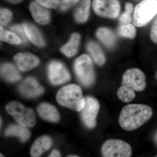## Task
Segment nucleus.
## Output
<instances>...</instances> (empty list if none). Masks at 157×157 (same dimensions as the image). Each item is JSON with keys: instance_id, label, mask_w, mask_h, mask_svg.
Returning <instances> with one entry per match:
<instances>
[{"instance_id": "obj_13", "label": "nucleus", "mask_w": 157, "mask_h": 157, "mask_svg": "<svg viewBox=\"0 0 157 157\" xmlns=\"http://www.w3.org/2000/svg\"><path fill=\"white\" fill-rule=\"evenodd\" d=\"M29 9L34 19L41 25L47 24L50 20L49 11L37 2H33L29 6Z\"/></svg>"}, {"instance_id": "obj_4", "label": "nucleus", "mask_w": 157, "mask_h": 157, "mask_svg": "<svg viewBox=\"0 0 157 157\" xmlns=\"http://www.w3.org/2000/svg\"><path fill=\"white\" fill-rule=\"evenodd\" d=\"M74 70L76 76L82 84L86 86L93 84L95 80V74L92 61L86 54L80 56L74 63Z\"/></svg>"}, {"instance_id": "obj_15", "label": "nucleus", "mask_w": 157, "mask_h": 157, "mask_svg": "<svg viewBox=\"0 0 157 157\" xmlns=\"http://www.w3.org/2000/svg\"><path fill=\"white\" fill-rule=\"evenodd\" d=\"M37 111L39 115L45 120L56 122L59 120V114L57 109L48 103L40 104L37 108Z\"/></svg>"}, {"instance_id": "obj_24", "label": "nucleus", "mask_w": 157, "mask_h": 157, "mask_svg": "<svg viewBox=\"0 0 157 157\" xmlns=\"http://www.w3.org/2000/svg\"><path fill=\"white\" fill-rule=\"evenodd\" d=\"M0 38L1 40L4 42L12 44L19 45L21 43V39L16 34L9 31H5L2 27H1Z\"/></svg>"}, {"instance_id": "obj_25", "label": "nucleus", "mask_w": 157, "mask_h": 157, "mask_svg": "<svg viewBox=\"0 0 157 157\" xmlns=\"http://www.w3.org/2000/svg\"><path fill=\"white\" fill-rule=\"evenodd\" d=\"M118 33L122 36L130 39H133L136 36V29L135 27L129 24L121 26L119 28Z\"/></svg>"}, {"instance_id": "obj_19", "label": "nucleus", "mask_w": 157, "mask_h": 157, "mask_svg": "<svg viewBox=\"0 0 157 157\" xmlns=\"http://www.w3.org/2000/svg\"><path fill=\"white\" fill-rule=\"evenodd\" d=\"M80 39V36L79 34H73L70 41L62 47L61 51L67 56L70 57L73 56L77 52Z\"/></svg>"}, {"instance_id": "obj_36", "label": "nucleus", "mask_w": 157, "mask_h": 157, "mask_svg": "<svg viewBox=\"0 0 157 157\" xmlns=\"http://www.w3.org/2000/svg\"><path fill=\"white\" fill-rule=\"evenodd\" d=\"M156 78H157V73H156Z\"/></svg>"}, {"instance_id": "obj_26", "label": "nucleus", "mask_w": 157, "mask_h": 157, "mask_svg": "<svg viewBox=\"0 0 157 157\" xmlns=\"http://www.w3.org/2000/svg\"><path fill=\"white\" fill-rule=\"evenodd\" d=\"M133 5L132 3H126L125 6V12L122 14L120 18V21L123 24H128L132 21L131 14L133 11Z\"/></svg>"}, {"instance_id": "obj_32", "label": "nucleus", "mask_w": 157, "mask_h": 157, "mask_svg": "<svg viewBox=\"0 0 157 157\" xmlns=\"http://www.w3.org/2000/svg\"><path fill=\"white\" fill-rule=\"evenodd\" d=\"M61 156V155L59 152L56 150L52 151L49 156V157H59Z\"/></svg>"}, {"instance_id": "obj_8", "label": "nucleus", "mask_w": 157, "mask_h": 157, "mask_svg": "<svg viewBox=\"0 0 157 157\" xmlns=\"http://www.w3.org/2000/svg\"><path fill=\"white\" fill-rule=\"evenodd\" d=\"M93 6L96 14L101 17L116 18L120 11L118 0H94Z\"/></svg>"}, {"instance_id": "obj_6", "label": "nucleus", "mask_w": 157, "mask_h": 157, "mask_svg": "<svg viewBox=\"0 0 157 157\" xmlns=\"http://www.w3.org/2000/svg\"><path fill=\"white\" fill-rule=\"evenodd\" d=\"M104 157H130L132 156L131 145L124 140L111 139L106 140L102 148Z\"/></svg>"}, {"instance_id": "obj_23", "label": "nucleus", "mask_w": 157, "mask_h": 157, "mask_svg": "<svg viewBox=\"0 0 157 157\" xmlns=\"http://www.w3.org/2000/svg\"><path fill=\"white\" fill-rule=\"evenodd\" d=\"M118 98L125 103H129L135 98V93L134 90L122 85L117 90Z\"/></svg>"}, {"instance_id": "obj_10", "label": "nucleus", "mask_w": 157, "mask_h": 157, "mask_svg": "<svg viewBox=\"0 0 157 157\" xmlns=\"http://www.w3.org/2000/svg\"><path fill=\"white\" fill-rule=\"evenodd\" d=\"M48 76L52 83L55 85L63 84L69 81L70 73L64 65L60 62L53 61L48 68Z\"/></svg>"}, {"instance_id": "obj_31", "label": "nucleus", "mask_w": 157, "mask_h": 157, "mask_svg": "<svg viewBox=\"0 0 157 157\" xmlns=\"http://www.w3.org/2000/svg\"><path fill=\"white\" fill-rule=\"evenodd\" d=\"M150 37L153 42L157 43V17L152 26L151 30Z\"/></svg>"}, {"instance_id": "obj_37", "label": "nucleus", "mask_w": 157, "mask_h": 157, "mask_svg": "<svg viewBox=\"0 0 157 157\" xmlns=\"http://www.w3.org/2000/svg\"><path fill=\"white\" fill-rule=\"evenodd\" d=\"M156 157H157V155H156Z\"/></svg>"}, {"instance_id": "obj_12", "label": "nucleus", "mask_w": 157, "mask_h": 157, "mask_svg": "<svg viewBox=\"0 0 157 157\" xmlns=\"http://www.w3.org/2000/svg\"><path fill=\"white\" fill-rule=\"evenodd\" d=\"M14 60L19 70L27 71L38 66L39 60L37 57L32 54L20 53L14 56Z\"/></svg>"}, {"instance_id": "obj_5", "label": "nucleus", "mask_w": 157, "mask_h": 157, "mask_svg": "<svg viewBox=\"0 0 157 157\" xmlns=\"http://www.w3.org/2000/svg\"><path fill=\"white\" fill-rule=\"evenodd\" d=\"M157 14V0H144L135 7L134 24L137 27L146 25Z\"/></svg>"}, {"instance_id": "obj_28", "label": "nucleus", "mask_w": 157, "mask_h": 157, "mask_svg": "<svg viewBox=\"0 0 157 157\" xmlns=\"http://www.w3.org/2000/svg\"><path fill=\"white\" fill-rule=\"evenodd\" d=\"M12 17L11 11L6 9H1L0 11V23L1 25H6L8 24Z\"/></svg>"}, {"instance_id": "obj_17", "label": "nucleus", "mask_w": 157, "mask_h": 157, "mask_svg": "<svg viewBox=\"0 0 157 157\" xmlns=\"http://www.w3.org/2000/svg\"><path fill=\"white\" fill-rule=\"evenodd\" d=\"M27 36L30 40L37 46L41 47L44 45L43 38L38 29L30 24L25 23L23 24Z\"/></svg>"}, {"instance_id": "obj_1", "label": "nucleus", "mask_w": 157, "mask_h": 157, "mask_svg": "<svg viewBox=\"0 0 157 157\" xmlns=\"http://www.w3.org/2000/svg\"><path fill=\"white\" fill-rule=\"evenodd\" d=\"M152 114V109L147 105L129 104L122 109L119 122L121 127L124 130L134 131L147 122Z\"/></svg>"}, {"instance_id": "obj_3", "label": "nucleus", "mask_w": 157, "mask_h": 157, "mask_svg": "<svg viewBox=\"0 0 157 157\" xmlns=\"http://www.w3.org/2000/svg\"><path fill=\"white\" fill-rule=\"evenodd\" d=\"M6 109L21 125L30 128L36 124V117L33 109L26 107L17 101H11L6 105Z\"/></svg>"}, {"instance_id": "obj_30", "label": "nucleus", "mask_w": 157, "mask_h": 157, "mask_svg": "<svg viewBox=\"0 0 157 157\" xmlns=\"http://www.w3.org/2000/svg\"><path fill=\"white\" fill-rule=\"evenodd\" d=\"M78 0H62L60 4V9L62 11H65L70 9L78 2Z\"/></svg>"}, {"instance_id": "obj_22", "label": "nucleus", "mask_w": 157, "mask_h": 157, "mask_svg": "<svg viewBox=\"0 0 157 157\" xmlns=\"http://www.w3.org/2000/svg\"><path fill=\"white\" fill-rule=\"evenodd\" d=\"M90 0H83L75 12V18L78 23H83L87 20L89 14Z\"/></svg>"}, {"instance_id": "obj_7", "label": "nucleus", "mask_w": 157, "mask_h": 157, "mask_svg": "<svg viewBox=\"0 0 157 157\" xmlns=\"http://www.w3.org/2000/svg\"><path fill=\"white\" fill-rule=\"evenodd\" d=\"M122 84L134 91H142L146 86V77L139 69H129L124 73Z\"/></svg>"}, {"instance_id": "obj_33", "label": "nucleus", "mask_w": 157, "mask_h": 157, "mask_svg": "<svg viewBox=\"0 0 157 157\" xmlns=\"http://www.w3.org/2000/svg\"><path fill=\"white\" fill-rule=\"evenodd\" d=\"M7 1L14 4H18V3L22 2L24 0H7Z\"/></svg>"}, {"instance_id": "obj_35", "label": "nucleus", "mask_w": 157, "mask_h": 157, "mask_svg": "<svg viewBox=\"0 0 157 157\" xmlns=\"http://www.w3.org/2000/svg\"><path fill=\"white\" fill-rule=\"evenodd\" d=\"M1 156V157H3V156L1 154V156Z\"/></svg>"}, {"instance_id": "obj_21", "label": "nucleus", "mask_w": 157, "mask_h": 157, "mask_svg": "<svg viewBox=\"0 0 157 157\" xmlns=\"http://www.w3.org/2000/svg\"><path fill=\"white\" fill-rule=\"evenodd\" d=\"M96 35L104 45L112 47L115 43V37L113 33L106 28H101L97 31Z\"/></svg>"}, {"instance_id": "obj_2", "label": "nucleus", "mask_w": 157, "mask_h": 157, "mask_svg": "<svg viewBox=\"0 0 157 157\" xmlns=\"http://www.w3.org/2000/svg\"><path fill=\"white\" fill-rule=\"evenodd\" d=\"M56 100L60 105L77 111H81L86 104L81 87L71 84L60 89L56 95Z\"/></svg>"}, {"instance_id": "obj_16", "label": "nucleus", "mask_w": 157, "mask_h": 157, "mask_svg": "<svg viewBox=\"0 0 157 157\" xmlns=\"http://www.w3.org/2000/svg\"><path fill=\"white\" fill-rule=\"evenodd\" d=\"M23 126L12 125L8 127L5 132L6 136H15L19 137L23 142H25L30 137V132Z\"/></svg>"}, {"instance_id": "obj_20", "label": "nucleus", "mask_w": 157, "mask_h": 157, "mask_svg": "<svg viewBox=\"0 0 157 157\" xmlns=\"http://www.w3.org/2000/svg\"><path fill=\"white\" fill-rule=\"evenodd\" d=\"M87 50L94 61L100 66L104 65L105 58L101 47L96 42L90 41L88 43Z\"/></svg>"}, {"instance_id": "obj_29", "label": "nucleus", "mask_w": 157, "mask_h": 157, "mask_svg": "<svg viewBox=\"0 0 157 157\" xmlns=\"http://www.w3.org/2000/svg\"><path fill=\"white\" fill-rule=\"evenodd\" d=\"M41 6L48 9H55L60 5V0H36Z\"/></svg>"}, {"instance_id": "obj_11", "label": "nucleus", "mask_w": 157, "mask_h": 157, "mask_svg": "<svg viewBox=\"0 0 157 157\" xmlns=\"http://www.w3.org/2000/svg\"><path fill=\"white\" fill-rule=\"evenodd\" d=\"M19 90L22 95L29 98H34L41 95L44 89L35 78H28L20 84Z\"/></svg>"}, {"instance_id": "obj_34", "label": "nucleus", "mask_w": 157, "mask_h": 157, "mask_svg": "<svg viewBox=\"0 0 157 157\" xmlns=\"http://www.w3.org/2000/svg\"><path fill=\"white\" fill-rule=\"evenodd\" d=\"M69 157H78V156H76V155H74V156L71 155V156H69Z\"/></svg>"}, {"instance_id": "obj_9", "label": "nucleus", "mask_w": 157, "mask_h": 157, "mask_svg": "<svg viewBox=\"0 0 157 157\" xmlns=\"http://www.w3.org/2000/svg\"><path fill=\"white\" fill-rule=\"evenodd\" d=\"M85 99V106L81 110L82 120L86 127L93 128L97 124L96 119L100 110V104L97 99L93 97H86Z\"/></svg>"}, {"instance_id": "obj_14", "label": "nucleus", "mask_w": 157, "mask_h": 157, "mask_svg": "<svg viewBox=\"0 0 157 157\" xmlns=\"http://www.w3.org/2000/svg\"><path fill=\"white\" fill-rule=\"evenodd\" d=\"M52 144V140L47 136H42L35 140L31 147L30 154L33 157H40L46 151L50 148Z\"/></svg>"}, {"instance_id": "obj_18", "label": "nucleus", "mask_w": 157, "mask_h": 157, "mask_svg": "<svg viewBox=\"0 0 157 157\" xmlns=\"http://www.w3.org/2000/svg\"><path fill=\"white\" fill-rule=\"evenodd\" d=\"M1 74L3 78L9 82L17 81L21 78L16 68L10 63H6L1 66Z\"/></svg>"}, {"instance_id": "obj_27", "label": "nucleus", "mask_w": 157, "mask_h": 157, "mask_svg": "<svg viewBox=\"0 0 157 157\" xmlns=\"http://www.w3.org/2000/svg\"><path fill=\"white\" fill-rule=\"evenodd\" d=\"M11 30L14 31L15 33L21 39L24 43H26L28 42V38L26 34L25 31L23 26L20 25L13 26L11 27Z\"/></svg>"}]
</instances>
